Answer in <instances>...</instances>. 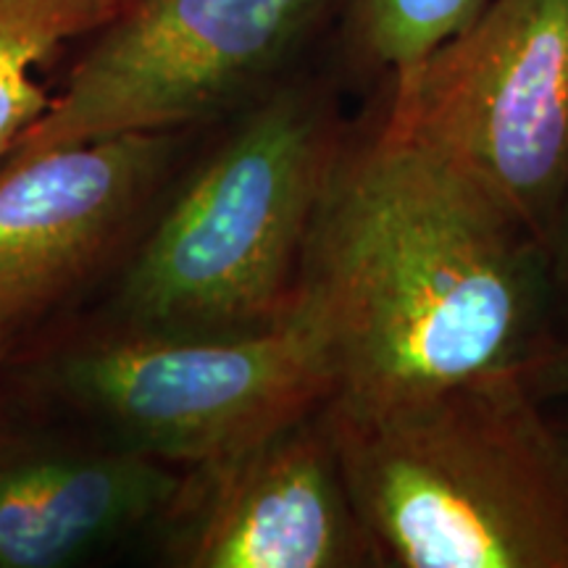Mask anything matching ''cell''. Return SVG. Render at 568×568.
I'll use <instances>...</instances> for the list:
<instances>
[{
	"label": "cell",
	"instance_id": "obj_1",
	"mask_svg": "<svg viewBox=\"0 0 568 568\" xmlns=\"http://www.w3.org/2000/svg\"><path fill=\"white\" fill-rule=\"evenodd\" d=\"M556 301L550 247L450 161L379 124L345 140L295 301L324 335L329 400L521 372Z\"/></svg>",
	"mask_w": 568,
	"mask_h": 568
},
{
	"label": "cell",
	"instance_id": "obj_2",
	"mask_svg": "<svg viewBox=\"0 0 568 568\" xmlns=\"http://www.w3.org/2000/svg\"><path fill=\"white\" fill-rule=\"evenodd\" d=\"M324 414L376 566L568 568V443L518 372Z\"/></svg>",
	"mask_w": 568,
	"mask_h": 568
},
{
	"label": "cell",
	"instance_id": "obj_3",
	"mask_svg": "<svg viewBox=\"0 0 568 568\" xmlns=\"http://www.w3.org/2000/svg\"><path fill=\"white\" fill-rule=\"evenodd\" d=\"M329 101L284 88L234 126L119 282L122 329L237 335L295 311L305 245L345 145Z\"/></svg>",
	"mask_w": 568,
	"mask_h": 568
},
{
	"label": "cell",
	"instance_id": "obj_4",
	"mask_svg": "<svg viewBox=\"0 0 568 568\" xmlns=\"http://www.w3.org/2000/svg\"><path fill=\"white\" fill-rule=\"evenodd\" d=\"M51 385L116 443L193 468L324 406L335 374L322 329L295 303L282 322L237 335L119 326L63 351Z\"/></svg>",
	"mask_w": 568,
	"mask_h": 568
},
{
	"label": "cell",
	"instance_id": "obj_5",
	"mask_svg": "<svg viewBox=\"0 0 568 568\" xmlns=\"http://www.w3.org/2000/svg\"><path fill=\"white\" fill-rule=\"evenodd\" d=\"M379 126L450 161L550 247L568 193V0H489L397 71Z\"/></svg>",
	"mask_w": 568,
	"mask_h": 568
},
{
	"label": "cell",
	"instance_id": "obj_6",
	"mask_svg": "<svg viewBox=\"0 0 568 568\" xmlns=\"http://www.w3.org/2000/svg\"><path fill=\"white\" fill-rule=\"evenodd\" d=\"M329 0H132L21 138L30 155L216 116L280 67Z\"/></svg>",
	"mask_w": 568,
	"mask_h": 568
},
{
	"label": "cell",
	"instance_id": "obj_7",
	"mask_svg": "<svg viewBox=\"0 0 568 568\" xmlns=\"http://www.w3.org/2000/svg\"><path fill=\"white\" fill-rule=\"evenodd\" d=\"M166 516L176 566H376L324 406L190 468Z\"/></svg>",
	"mask_w": 568,
	"mask_h": 568
},
{
	"label": "cell",
	"instance_id": "obj_8",
	"mask_svg": "<svg viewBox=\"0 0 568 568\" xmlns=\"http://www.w3.org/2000/svg\"><path fill=\"white\" fill-rule=\"evenodd\" d=\"M172 155L169 132L113 134L0 166V345L9 347L109 258Z\"/></svg>",
	"mask_w": 568,
	"mask_h": 568
},
{
	"label": "cell",
	"instance_id": "obj_9",
	"mask_svg": "<svg viewBox=\"0 0 568 568\" xmlns=\"http://www.w3.org/2000/svg\"><path fill=\"white\" fill-rule=\"evenodd\" d=\"M174 466L109 445L0 439V568H61L166 516Z\"/></svg>",
	"mask_w": 568,
	"mask_h": 568
},
{
	"label": "cell",
	"instance_id": "obj_10",
	"mask_svg": "<svg viewBox=\"0 0 568 568\" xmlns=\"http://www.w3.org/2000/svg\"><path fill=\"white\" fill-rule=\"evenodd\" d=\"M124 0H0V166L51 98L34 71L80 34L98 32Z\"/></svg>",
	"mask_w": 568,
	"mask_h": 568
},
{
	"label": "cell",
	"instance_id": "obj_11",
	"mask_svg": "<svg viewBox=\"0 0 568 568\" xmlns=\"http://www.w3.org/2000/svg\"><path fill=\"white\" fill-rule=\"evenodd\" d=\"M489 0H351V40L368 67L408 69L464 27Z\"/></svg>",
	"mask_w": 568,
	"mask_h": 568
},
{
	"label": "cell",
	"instance_id": "obj_12",
	"mask_svg": "<svg viewBox=\"0 0 568 568\" xmlns=\"http://www.w3.org/2000/svg\"><path fill=\"white\" fill-rule=\"evenodd\" d=\"M518 374L545 406L568 403V339H550Z\"/></svg>",
	"mask_w": 568,
	"mask_h": 568
},
{
	"label": "cell",
	"instance_id": "obj_13",
	"mask_svg": "<svg viewBox=\"0 0 568 568\" xmlns=\"http://www.w3.org/2000/svg\"><path fill=\"white\" fill-rule=\"evenodd\" d=\"M550 264H552V282H556V295L568 303V193L560 209L556 234L550 243Z\"/></svg>",
	"mask_w": 568,
	"mask_h": 568
},
{
	"label": "cell",
	"instance_id": "obj_14",
	"mask_svg": "<svg viewBox=\"0 0 568 568\" xmlns=\"http://www.w3.org/2000/svg\"><path fill=\"white\" fill-rule=\"evenodd\" d=\"M556 422H558L560 435H564V437H566V443H568V416H556Z\"/></svg>",
	"mask_w": 568,
	"mask_h": 568
},
{
	"label": "cell",
	"instance_id": "obj_15",
	"mask_svg": "<svg viewBox=\"0 0 568 568\" xmlns=\"http://www.w3.org/2000/svg\"><path fill=\"white\" fill-rule=\"evenodd\" d=\"M6 351H9V347H6V345H0V364H3V355H6Z\"/></svg>",
	"mask_w": 568,
	"mask_h": 568
}]
</instances>
